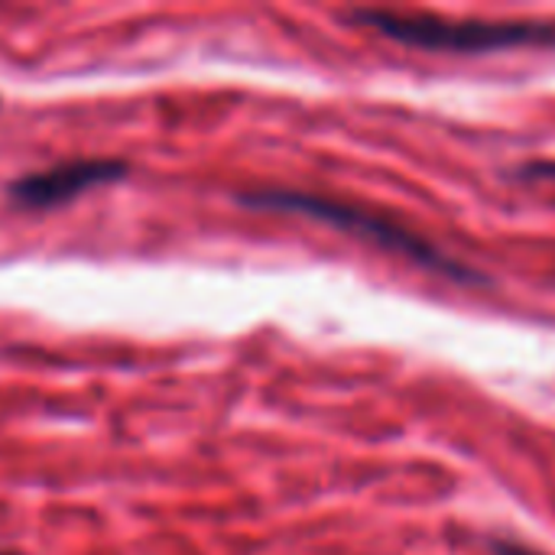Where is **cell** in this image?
<instances>
[{
	"label": "cell",
	"instance_id": "cell-1",
	"mask_svg": "<svg viewBox=\"0 0 555 555\" xmlns=\"http://www.w3.org/2000/svg\"><path fill=\"white\" fill-rule=\"evenodd\" d=\"M358 23L377 29L380 36L429 49V52H498V49H520V46H553L555 23H530V20H439V16H416V13H390V10H358Z\"/></svg>",
	"mask_w": 555,
	"mask_h": 555
},
{
	"label": "cell",
	"instance_id": "cell-2",
	"mask_svg": "<svg viewBox=\"0 0 555 555\" xmlns=\"http://www.w3.org/2000/svg\"><path fill=\"white\" fill-rule=\"evenodd\" d=\"M241 205L247 208H263V211H289V215H306V218H315V221H325L332 228H341L354 237H364L384 250H397V254H406L413 257L416 263L436 270V273H446L452 280H468V283H478L481 276L475 270H465L459 260H449L446 254H439L433 244H426L423 237H416L413 231L380 218V215H371L364 208H354V205H345V202H335V198H322V195H309V192H283V189H260V192H244L237 195Z\"/></svg>",
	"mask_w": 555,
	"mask_h": 555
},
{
	"label": "cell",
	"instance_id": "cell-3",
	"mask_svg": "<svg viewBox=\"0 0 555 555\" xmlns=\"http://www.w3.org/2000/svg\"><path fill=\"white\" fill-rule=\"evenodd\" d=\"M124 172H127V163H120V159H72V163H59L52 169L13 179L7 195L20 208L42 211V208L65 205L98 185L117 182Z\"/></svg>",
	"mask_w": 555,
	"mask_h": 555
},
{
	"label": "cell",
	"instance_id": "cell-4",
	"mask_svg": "<svg viewBox=\"0 0 555 555\" xmlns=\"http://www.w3.org/2000/svg\"><path fill=\"white\" fill-rule=\"evenodd\" d=\"M491 550H494L498 555H537V553H530V550H524V546H514V543H494Z\"/></svg>",
	"mask_w": 555,
	"mask_h": 555
},
{
	"label": "cell",
	"instance_id": "cell-5",
	"mask_svg": "<svg viewBox=\"0 0 555 555\" xmlns=\"http://www.w3.org/2000/svg\"><path fill=\"white\" fill-rule=\"evenodd\" d=\"M10 555H13V553H10Z\"/></svg>",
	"mask_w": 555,
	"mask_h": 555
}]
</instances>
